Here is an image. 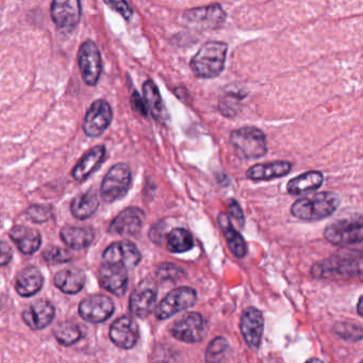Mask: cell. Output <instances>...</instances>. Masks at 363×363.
<instances>
[{"mask_svg": "<svg viewBox=\"0 0 363 363\" xmlns=\"http://www.w3.org/2000/svg\"><path fill=\"white\" fill-rule=\"evenodd\" d=\"M106 157V147L104 145L95 146L84 155L78 161L72 172V175L77 182H84L96 172L104 163Z\"/></svg>", "mask_w": 363, "mask_h": 363, "instance_id": "44dd1931", "label": "cell"}, {"mask_svg": "<svg viewBox=\"0 0 363 363\" xmlns=\"http://www.w3.org/2000/svg\"><path fill=\"white\" fill-rule=\"evenodd\" d=\"M44 286V277L37 267H25L18 273L16 280V292L23 297H31L42 290Z\"/></svg>", "mask_w": 363, "mask_h": 363, "instance_id": "603a6c76", "label": "cell"}, {"mask_svg": "<svg viewBox=\"0 0 363 363\" xmlns=\"http://www.w3.org/2000/svg\"><path fill=\"white\" fill-rule=\"evenodd\" d=\"M229 213L230 216L239 223L240 226L243 227L244 225V213L242 211L241 207H240L238 201H230V205H229Z\"/></svg>", "mask_w": 363, "mask_h": 363, "instance_id": "60d3db41", "label": "cell"}, {"mask_svg": "<svg viewBox=\"0 0 363 363\" xmlns=\"http://www.w3.org/2000/svg\"><path fill=\"white\" fill-rule=\"evenodd\" d=\"M60 238L65 245L72 250H82L88 248L94 241L95 233L90 227H63L60 230Z\"/></svg>", "mask_w": 363, "mask_h": 363, "instance_id": "d4e9b609", "label": "cell"}, {"mask_svg": "<svg viewBox=\"0 0 363 363\" xmlns=\"http://www.w3.org/2000/svg\"><path fill=\"white\" fill-rule=\"evenodd\" d=\"M99 282L108 292L124 296L128 288V269L120 264L103 263L99 269Z\"/></svg>", "mask_w": 363, "mask_h": 363, "instance_id": "e0dca14e", "label": "cell"}, {"mask_svg": "<svg viewBox=\"0 0 363 363\" xmlns=\"http://www.w3.org/2000/svg\"><path fill=\"white\" fill-rule=\"evenodd\" d=\"M145 222V213L137 207H130L121 212L110 224L108 231L112 235L133 237L141 231Z\"/></svg>", "mask_w": 363, "mask_h": 363, "instance_id": "2e32d148", "label": "cell"}, {"mask_svg": "<svg viewBox=\"0 0 363 363\" xmlns=\"http://www.w3.org/2000/svg\"><path fill=\"white\" fill-rule=\"evenodd\" d=\"M194 246L192 235L186 229H173L167 235V250L174 254L189 252Z\"/></svg>", "mask_w": 363, "mask_h": 363, "instance_id": "1f68e13d", "label": "cell"}, {"mask_svg": "<svg viewBox=\"0 0 363 363\" xmlns=\"http://www.w3.org/2000/svg\"><path fill=\"white\" fill-rule=\"evenodd\" d=\"M144 103L155 120L162 122L165 118V108L158 86L152 80L148 79L143 84Z\"/></svg>", "mask_w": 363, "mask_h": 363, "instance_id": "f546056e", "label": "cell"}, {"mask_svg": "<svg viewBox=\"0 0 363 363\" xmlns=\"http://www.w3.org/2000/svg\"><path fill=\"white\" fill-rule=\"evenodd\" d=\"M228 45L224 42H207L191 60V69L199 78H216L224 71Z\"/></svg>", "mask_w": 363, "mask_h": 363, "instance_id": "7a4b0ae2", "label": "cell"}, {"mask_svg": "<svg viewBox=\"0 0 363 363\" xmlns=\"http://www.w3.org/2000/svg\"><path fill=\"white\" fill-rule=\"evenodd\" d=\"M141 254L133 242H114L106 248L103 254V263L120 264L128 269H133L141 261Z\"/></svg>", "mask_w": 363, "mask_h": 363, "instance_id": "4fadbf2b", "label": "cell"}, {"mask_svg": "<svg viewBox=\"0 0 363 363\" xmlns=\"http://www.w3.org/2000/svg\"><path fill=\"white\" fill-rule=\"evenodd\" d=\"M99 207V199L94 190L77 195L71 203L74 218L84 220L90 218Z\"/></svg>", "mask_w": 363, "mask_h": 363, "instance_id": "83f0119b", "label": "cell"}, {"mask_svg": "<svg viewBox=\"0 0 363 363\" xmlns=\"http://www.w3.org/2000/svg\"><path fill=\"white\" fill-rule=\"evenodd\" d=\"M228 350V341L223 337H218L212 340L206 352V361L207 363H220Z\"/></svg>", "mask_w": 363, "mask_h": 363, "instance_id": "d6a6232c", "label": "cell"}, {"mask_svg": "<svg viewBox=\"0 0 363 363\" xmlns=\"http://www.w3.org/2000/svg\"><path fill=\"white\" fill-rule=\"evenodd\" d=\"M340 203L341 199L337 193H316L297 199L291 207V213L295 218L307 222L324 220L339 208Z\"/></svg>", "mask_w": 363, "mask_h": 363, "instance_id": "6da1fadb", "label": "cell"}, {"mask_svg": "<svg viewBox=\"0 0 363 363\" xmlns=\"http://www.w3.org/2000/svg\"><path fill=\"white\" fill-rule=\"evenodd\" d=\"M27 218L33 223H46L52 218V208L50 206L33 205L26 211Z\"/></svg>", "mask_w": 363, "mask_h": 363, "instance_id": "d590c367", "label": "cell"}, {"mask_svg": "<svg viewBox=\"0 0 363 363\" xmlns=\"http://www.w3.org/2000/svg\"><path fill=\"white\" fill-rule=\"evenodd\" d=\"M113 301L107 295L94 294L82 299L79 314L86 322L99 324L106 322L114 313Z\"/></svg>", "mask_w": 363, "mask_h": 363, "instance_id": "30bf717a", "label": "cell"}, {"mask_svg": "<svg viewBox=\"0 0 363 363\" xmlns=\"http://www.w3.org/2000/svg\"><path fill=\"white\" fill-rule=\"evenodd\" d=\"M226 18V12L216 4L207 7L186 10L184 14V18L189 24L208 30L220 28L224 24Z\"/></svg>", "mask_w": 363, "mask_h": 363, "instance_id": "5bb4252c", "label": "cell"}, {"mask_svg": "<svg viewBox=\"0 0 363 363\" xmlns=\"http://www.w3.org/2000/svg\"><path fill=\"white\" fill-rule=\"evenodd\" d=\"M54 335L61 345L72 346L82 339V331L77 323L65 320L55 327Z\"/></svg>", "mask_w": 363, "mask_h": 363, "instance_id": "4dcf8cb0", "label": "cell"}, {"mask_svg": "<svg viewBox=\"0 0 363 363\" xmlns=\"http://www.w3.org/2000/svg\"><path fill=\"white\" fill-rule=\"evenodd\" d=\"M133 182L130 167L118 163L108 171L101 186V195L106 203H114L128 193Z\"/></svg>", "mask_w": 363, "mask_h": 363, "instance_id": "5b68a950", "label": "cell"}, {"mask_svg": "<svg viewBox=\"0 0 363 363\" xmlns=\"http://www.w3.org/2000/svg\"><path fill=\"white\" fill-rule=\"evenodd\" d=\"M230 144L235 156L242 160H255L267 152V137L256 127H242L230 133Z\"/></svg>", "mask_w": 363, "mask_h": 363, "instance_id": "3957f363", "label": "cell"}, {"mask_svg": "<svg viewBox=\"0 0 363 363\" xmlns=\"http://www.w3.org/2000/svg\"><path fill=\"white\" fill-rule=\"evenodd\" d=\"M50 13L58 28H74L80 22L82 4L78 0H56L52 4Z\"/></svg>", "mask_w": 363, "mask_h": 363, "instance_id": "ffe728a7", "label": "cell"}, {"mask_svg": "<svg viewBox=\"0 0 363 363\" xmlns=\"http://www.w3.org/2000/svg\"><path fill=\"white\" fill-rule=\"evenodd\" d=\"M156 284L152 280H144L135 288L129 299V309L138 318H147L154 311L157 301Z\"/></svg>", "mask_w": 363, "mask_h": 363, "instance_id": "7c38bea8", "label": "cell"}, {"mask_svg": "<svg viewBox=\"0 0 363 363\" xmlns=\"http://www.w3.org/2000/svg\"><path fill=\"white\" fill-rule=\"evenodd\" d=\"M56 308L48 299H38L23 311V320L33 330H41L54 320Z\"/></svg>", "mask_w": 363, "mask_h": 363, "instance_id": "d6986e66", "label": "cell"}, {"mask_svg": "<svg viewBox=\"0 0 363 363\" xmlns=\"http://www.w3.org/2000/svg\"><path fill=\"white\" fill-rule=\"evenodd\" d=\"M240 328L248 347L255 350H258L264 330V318L260 310L254 307L244 310L240 322Z\"/></svg>", "mask_w": 363, "mask_h": 363, "instance_id": "9a60e30c", "label": "cell"}, {"mask_svg": "<svg viewBox=\"0 0 363 363\" xmlns=\"http://www.w3.org/2000/svg\"><path fill=\"white\" fill-rule=\"evenodd\" d=\"M307 363H324V362H323V361L320 360V359L312 358V359H310V360L308 361Z\"/></svg>", "mask_w": 363, "mask_h": 363, "instance_id": "b9f144b4", "label": "cell"}, {"mask_svg": "<svg viewBox=\"0 0 363 363\" xmlns=\"http://www.w3.org/2000/svg\"><path fill=\"white\" fill-rule=\"evenodd\" d=\"M131 106H133V109L135 110V112H139L141 116H147V107H146L144 99H142L139 93L135 92L131 95Z\"/></svg>", "mask_w": 363, "mask_h": 363, "instance_id": "f35d334b", "label": "cell"}, {"mask_svg": "<svg viewBox=\"0 0 363 363\" xmlns=\"http://www.w3.org/2000/svg\"><path fill=\"white\" fill-rule=\"evenodd\" d=\"M86 274L79 269H67L58 272L55 276V286L65 294L75 295L86 284Z\"/></svg>", "mask_w": 363, "mask_h": 363, "instance_id": "484cf974", "label": "cell"}, {"mask_svg": "<svg viewBox=\"0 0 363 363\" xmlns=\"http://www.w3.org/2000/svg\"><path fill=\"white\" fill-rule=\"evenodd\" d=\"M113 112L109 103L104 99L94 101L84 118V133L91 138L99 137L107 130L111 124Z\"/></svg>", "mask_w": 363, "mask_h": 363, "instance_id": "8fae6325", "label": "cell"}, {"mask_svg": "<svg viewBox=\"0 0 363 363\" xmlns=\"http://www.w3.org/2000/svg\"><path fill=\"white\" fill-rule=\"evenodd\" d=\"M105 4L118 12L125 20H130L131 16H133V9L126 1H105Z\"/></svg>", "mask_w": 363, "mask_h": 363, "instance_id": "8d00e7d4", "label": "cell"}, {"mask_svg": "<svg viewBox=\"0 0 363 363\" xmlns=\"http://www.w3.org/2000/svg\"><path fill=\"white\" fill-rule=\"evenodd\" d=\"M77 58L84 82L88 86H96L103 73V60L96 44L91 40L82 43Z\"/></svg>", "mask_w": 363, "mask_h": 363, "instance_id": "52a82bcc", "label": "cell"}, {"mask_svg": "<svg viewBox=\"0 0 363 363\" xmlns=\"http://www.w3.org/2000/svg\"><path fill=\"white\" fill-rule=\"evenodd\" d=\"M12 256H13V252L9 244L0 241V267L9 264L10 261L12 260Z\"/></svg>", "mask_w": 363, "mask_h": 363, "instance_id": "ab89813d", "label": "cell"}, {"mask_svg": "<svg viewBox=\"0 0 363 363\" xmlns=\"http://www.w3.org/2000/svg\"><path fill=\"white\" fill-rule=\"evenodd\" d=\"M292 169V164L288 161H274L271 163L252 165L246 172L248 179L256 182H267L275 178L288 175Z\"/></svg>", "mask_w": 363, "mask_h": 363, "instance_id": "cb8c5ba5", "label": "cell"}, {"mask_svg": "<svg viewBox=\"0 0 363 363\" xmlns=\"http://www.w3.org/2000/svg\"><path fill=\"white\" fill-rule=\"evenodd\" d=\"M173 274H184V272L180 269V267H176V265L172 264H163L159 267L158 269V276L161 278V279H174L176 278L174 277Z\"/></svg>", "mask_w": 363, "mask_h": 363, "instance_id": "74e56055", "label": "cell"}, {"mask_svg": "<svg viewBox=\"0 0 363 363\" xmlns=\"http://www.w3.org/2000/svg\"><path fill=\"white\" fill-rule=\"evenodd\" d=\"M325 239L337 246L352 245L362 241V222L358 220H341L331 223L324 231Z\"/></svg>", "mask_w": 363, "mask_h": 363, "instance_id": "ba28073f", "label": "cell"}, {"mask_svg": "<svg viewBox=\"0 0 363 363\" xmlns=\"http://www.w3.org/2000/svg\"><path fill=\"white\" fill-rule=\"evenodd\" d=\"M43 258L52 264H60V263H67L73 258V255L69 250L59 246H50L43 252Z\"/></svg>", "mask_w": 363, "mask_h": 363, "instance_id": "836d02e7", "label": "cell"}, {"mask_svg": "<svg viewBox=\"0 0 363 363\" xmlns=\"http://www.w3.org/2000/svg\"><path fill=\"white\" fill-rule=\"evenodd\" d=\"M109 335L118 347L130 350L139 341V326L130 316H122L111 325Z\"/></svg>", "mask_w": 363, "mask_h": 363, "instance_id": "ac0fdd59", "label": "cell"}, {"mask_svg": "<svg viewBox=\"0 0 363 363\" xmlns=\"http://www.w3.org/2000/svg\"><path fill=\"white\" fill-rule=\"evenodd\" d=\"M324 182V176L318 171H310L292 178L286 184V191L292 195H301L318 190Z\"/></svg>", "mask_w": 363, "mask_h": 363, "instance_id": "4316f807", "label": "cell"}, {"mask_svg": "<svg viewBox=\"0 0 363 363\" xmlns=\"http://www.w3.org/2000/svg\"><path fill=\"white\" fill-rule=\"evenodd\" d=\"M218 220V225L224 233L231 252L237 258H244L247 254V245H246L243 237L233 228V224H231L230 220L226 214L220 213Z\"/></svg>", "mask_w": 363, "mask_h": 363, "instance_id": "f1b7e54d", "label": "cell"}, {"mask_svg": "<svg viewBox=\"0 0 363 363\" xmlns=\"http://www.w3.org/2000/svg\"><path fill=\"white\" fill-rule=\"evenodd\" d=\"M207 327L201 314L189 312L174 323L171 333L178 341L184 343H199L205 337Z\"/></svg>", "mask_w": 363, "mask_h": 363, "instance_id": "9c48e42d", "label": "cell"}, {"mask_svg": "<svg viewBox=\"0 0 363 363\" xmlns=\"http://www.w3.org/2000/svg\"><path fill=\"white\" fill-rule=\"evenodd\" d=\"M9 235L20 252L24 255L35 254L41 247V233L37 229L18 225L10 230Z\"/></svg>", "mask_w": 363, "mask_h": 363, "instance_id": "7402d4cb", "label": "cell"}, {"mask_svg": "<svg viewBox=\"0 0 363 363\" xmlns=\"http://www.w3.org/2000/svg\"><path fill=\"white\" fill-rule=\"evenodd\" d=\"M335 333L339 337L350 341H360L362 337L361 327L352 323H337L335 326Z\"/></svg>", "mask_w": 363, "mask_h": 363, "instance_id": "e575fe53", "label": "cell"}, {"mask_svg": "<svg viewBox=\"0 0 363 363\" xmlns=\"http://www.w3.org/2000/svg\"><path fill=\"white\" fill-rule=\"evenodd\" d=\"M197 294L194 289L189 286H180L174 289L157 306L156 313L158 320H167L178 312L184 311L193 307L196 303Z\"/></svg>", "mask_w": 363, "mask_h": 363, "instance_id": "8992f818", "label": "cell"}, {"mask_svg": "<svg viewBox=\"0 0 363 363\" xmlns=\"http://www.w3.org/2000/svg\"><path fill=\"white\" fill-rule=\"evenodd\" d=\"M361 301H362V298H361L360 297V299H359V303H358V313L360 314L361 315Z\"/></svg>", "mask_w": 363, "mask_h": 363, "instance_id": "7bdbcfd3", "label": "cell"}, {"mask_svg": "<svg viewBox=\"0 0 363 363\" xmlns=\"http://www.w3.org/2000/svg\"><path fill=\"white\" fill-rule=\"evenodd\" d=\"M311 274L314 278L337 279L347 278L361 274V258L356 259L354 255H335L331 258L313 265Z\"/></svg>", "mask_w": 363, "mask_h": 363, "instance_id": "277c9868", "label": "cell"}]
</instances>
